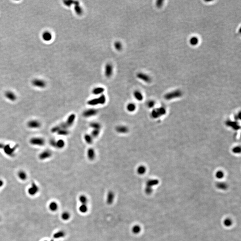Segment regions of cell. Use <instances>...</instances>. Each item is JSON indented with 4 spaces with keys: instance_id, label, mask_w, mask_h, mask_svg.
Masks as SVG:
<instances>
[{
    "instance_id": "cell-20",
    "label": "cell",
    "mask_w": 241,
    "mask_h": 241,
    "mask_svg": "<svg viewBox=\"0 0 241 241\" xmlns=\"http://www.w3.org/2000/svg\"><path fill=\"white\" fill-rule=\"evenodd\" d=\"M134 97L138 101H142L143 99V94L139 91H135L134 92Z\"/></svg>"
},
{
    "instance_id": "cell-49",
    "label": "cell",
    "mask_w": 241,
    "mask_h": 241,
    "mask_svg": "<svg viewBox=\"0 0 241 241\" xmlns=\"http://www.w3.org/2000/svg\"><path fill=\"white\" fill-rule=\"evenodd\" d=\"M4 184V182L2 180H0V188L2 187Z\"/></svg>"
},
{
    "instance_id": "cell-31",
    "label": "cell",
    "mask_w": 241,
    "mask_h": 241,
    "mask_svg": "<svg viewBox=\"0 0 241 241\" xmlns=\"http://www.w3.org/2000/svg\"><path fill=\"white\" fill-rule=\"evenodd\" d=\"M79 211L82 213H87L88 210V208L87 205L85 204H81L79 208Z\"/></svg>"
},
{
    "instance_id": "cell-2",
    "label": "cell",
    "mask_w": 241,
    "mask_h": 241,
    "mask_svg": "<svg viewBox=\"0 0 241 241\" xmlns=\"http://www.w3.org/2000/svg\"><path fill=\"white\" fill-rule=\"evenodd\" d=\"M166 110L164 107H160L159 108L155 109L151 113V116L153 118H157L165 115Z\"/></svg>"
},
{
    "instance_id": "cell-38",
    "label": "cell",
    "mask_w": 241,
    "mask_h": 241,
    "mask_svg": "<svg viewBox=\"0 0 241 241\" xmlns=\"http://www.w3.org/2000/svg\"><path fill=\"white\" fill-rule=\"evenodd\" d=\"M65 233L63 231H60L54 233V237L55 238H61L65 236Z\"/></svg>"
},
{
    "instance_id": "cell-47",
    "label": "cell",
    "mask_w": 241,
    "mask_h": 241,
    "mask_svg": "<svg viewBox=\"0 0 241 241\" xmlns=\"http://www.w3.org/2000/svg\"><path fill=\"white\" fill-rule=\"evenodd\" d=\"M163 1H161V0H159V1H157L156 2V6H157L158 8H160L162 7V6H163Z\"/></svg>"
},
{
    "instance_id": "cell-27",
    "label": "cell",
    "mask_w": 241,
    "mask_h": 241,
    "mask_svg": "<svg viewBox=\"0 0 241 241\" xmlns=\"http://www.w3.org/2000/svg\"><path fill=\"white\" fill-rule=\"evenodd\" d=\"M17 175H18L19 178L22 181H25L27 177V173L23 171H20L18 173Z\"/></svg>"
},
{
    "instance_id": "cell-48",
    "label": "cell",
    "mask_w": 241,
    "mask_h": 241,
    "mask_svg": "<svg viewBox=\"0 0 241 241\" xmlns=\"http://www.w3.org/2000/svg\"><path fill=\"white\" fill-rule=\"evenodd\" d=\"M5 144H4V143H0V149H3L4 147V146H5Z\"/></svg>"
},
{
    "instance_id": "cell-21",
    "label": "cell",
    "mask_w": 241,
    "mask_h": 241,
    "mask_svg": "<svg viewBox=\"0 0 241 241\" xmlns=\"http://www.w3.org/2000/svg\"><path fill=\"white\" fill-rule=\"evenodd\" d=\"M104 91V88L102 87H97L93 89L92 94L96 95H100L102 94Z\"/></svg>"
},
{
    "instance_id": "cell-16",
    "label": "cell",
    "mask_w": 241,
    "mask_h": 241,
    "mask_svg": "<svg viewBox=\"0 0 241 241\" xmlns=\"http://www.w3.org/2000/svg\"><path fill=\"white\" fill-rule=\"evenodd\" d=\"M73 5H74V10L76 14L78 15H81L82 14L83 11L82 8L79 6V2L74 1Z\"/></svg>"
},
{
    "instance_id": "cell-10",
    "label": "cell",
    "mask_w": 241,
    "mask_h": 241,
    "mask_svg": "<svg viewBox=\"0 0 241 241\" xmlns=\"http://www.w3.org/2000/svg\"><path fill=\"white\" fill-rule=\"evenodd\" d=\"M113 72V67L110 64H106L104 68V75L106 77L109 78L112 76Z\"/></svg>"
},
{
    "instance_id": "cell-26",
    "label": "cell",
    "mask_w": 241,
    "mask_h": 241,
    "mask_svg": "<svg viewBox=\"0 0 241 241\" xmlns=\"http://www.w3.org/2000/svg\"><path fill=\"white\" fill-rule=\"evenodd\" d=\"M126 109L129 112H133L136 109V106L134 103H130L127 104V106H126Z\"/></svg>"
},
{
    "instance_id": "cell-9",
    "label": "cell",
    "mask_w": 241,
    "mask_h": 241,
    "mask_svg": "<svg viewBox=\"0 0 241 241\" xmlns=\"http://www.w3.org/2000/svg\"><path fill=\"white\" fill-rule=\"evenodd\" d=\"M41 126V124L38 120H30L27 123V126L31 129H38Z\"/></svg>"
},
{
    "instance_id": "cell-17",
    "label": "cell",
    "mask_w": 241,
    "mask_h": 241,
    "mask_svg": "<svg viewBox=\"0 0 241 241\" xmlns=\"http://www.w3.org/2000/svg\"><path fill=\"white\" fill-rule=\"evenodd\" d=\"M116 131L120 134H126L129 132V128L125 126H118L116 127Z\"/></svg>"
},
{
    "instance_id": "cell-25",
    "label": "cell",
    "mask_w": 241,
    "mask_h": 241,
    "mask_svg": "<svg viewBox=\"0 0 241 241\" xmlns=\"http://www.w3.org/2000/svg\"><path fill=\"white\" fill-rule=\"evenodd\" d=\"M159 183V181L157 180H150L146 182V186L148 187H152L155 185H157Z\"/></svg>"
},
{
    "instance_id": "cell-43",
    "label": "cell",
    "mask_w": 241,
    "mask_h": 241,
    "mask_svg": "<svg viewBox=\"0 0 241 241\" xmlns=\"http://www.w3.org/2000/svg\"><path fill=\"white\" fill-rule=\"evenodd\" d=\"M232 151L234 154H238L241 152V148L239 146H236L233 147L232 149Z\"/></svg>"
},
{
    "instance_id": "cell-34",
    "label": "cell",
    "mask_w": 241,
    "mask_h": 241,
    "mask_svg": "<svg viewBox=\"0 0 241 241\" xmlns=\"http://www.w3.org/2000/svg\"><path fill=\"white\" fill-rule=\"evenodd\" d=\"M189 43L192 46H196L199 43V39L196 37H193L189 40Z\"/></svg>"
},
{
    "instance_id": "cell-44",
    "label": "cell",
    "mask_w": 241,
    "mask_h": 241,
    "mask_svg": "<svg viewBox=\"0 0 241 241\" xmlns=\"http://www.w3.org/2000/svg\"><path fill=\"white\" fill-rule=\"evenodd\" d=\"M74 2V1H64V4L66 6H68V7H69V6H71L72 5H73Z\"/></svg>"
},
{
    "instance_id": "cell-1",
    "label": "cell",
    "mask_w": 241,
    "mask_h": 241,
    "mask_svg": "<svg viewBox=\"0 0 241 241\" xmlns=\"http://www.w3.org/2000/svg\"><path fill=\"white\" fill-rule=\"evenodd\" d=\"M106 99L104 95L102 94L98 98H94L88 101V104L91 106H95L98 104H104L106 102Z\"/></svg>"
},
{
    "instance_id": "cell-6",
    "label": "cell",
    "mask_w": 241,
    "mask_h": 241,
    "mask_svg": "<svg viewBox=\"0 0 241 241\" xmlns=\"http://www.w3.org/2000/svg\"><path fill=\"white\" fill-rule=\"evenodd\" d=\"M32 84L34 86L39 88H44L46 86L47 84L44 79H35L32 81Z\"/></svg>"
},
{
    "instance_id": "cell-33",
    "label": "cell",
    "mask_w": 241,
    "mask_h": 241,
    "mask_svg": "<svg viewBox=\"0 0 241 241\" xmlns=\"http://www.w3.org/2000/svg\"><path fill=\"white\" fill-rule=\"evenodd\" d=\"M225 176V173L224 171H221V170H218V171H216L215 173V177L218 179H223Z\"/></svg>"
},
{
    "instance_id": "cell-5",
    "label": "cell",
    "mask_w": 241,
    "mask_h": 241,
    "mask_svg": "<svg viewBox=\"0 0 241 241\" xmlns=\"http://www.w3.org/2000/svg\"><path fill=\"white\" fill-rule=\"evenodd\" d=\"M30 143L34 146H43L45 144V140L42 138L34 137L30 139Z\"/></svg>"
},
{
    "instance_id": "cell-41",
    "label": "cell",
    "mask_w": 241,
    "mask_h": 241,
    "mask_svg": "<svg viewBox=\"0 0 241 241\" xmlns=\"http://www.w3.org/2000/svg\"><path fill=\"white\" fill-rule=\"evenodd\" d=\"M224 224L226 227H230L232 225V221L230 218H226L224 220Z\"/></svg>"
},
{
    "instance_id": "cell-14",
    "label": "cell",
    "mask_w": 241,
    "mask_h": 241,
    "mask_svg": "<svg viewBox=\"0 0 241 241\" xmlns=\"http://www.w3.org/2000/svg\"><path fill=\"white\" fill-rule=\"evenodd\" d=\"M75 119H76V115L74 114H72L68 117L66 121L65 122V123H66V124L68 127H70L72 126L74 122L75 121Z\"/></svg>"
},
{
    "instance_id": "cell-3",
    "label": "cell",
    "mask_w": 241,
    "mask_h": 241,
    "mask_svg": "<svg viewBox=\"0 0 241 241\" xmlns=\"http://www.w3.org/2000/svg\"><path fill=\"white\" fill-rule=\"evenodd\" d=\"M18 147V145H15L14 146L11 147L9 144L5 145L3 148L5 154L10 157H14L16 150Z\"/></svg>"
},
{
    "instance_id": "cell-29",
    "label": "cell",
    "mask_w": 241,
    "mask_h": 241,
    "mask_svg": "<svg viewBox=\"0 0 241 241\" xmlns=\"http://www.w3.org/2000/svg\"><path fill=\"white\" fill-rule=\"evenodd\" d=\"M89 126L91 128H92L94 129H99L100 130L101 126V124L97 122H92L90 124Z\"/></svg>"
},
{
    "instance_id": "cell-12",
    "label": "cell",
    "mask_w": 241,
    "mask_h": 241,
    "mask_svg": "<svg viewBox=\"0 0 241 241\" xmlns=\"http://www.w3.org/2000/svg\"><path fill=\"white\" fill-rule=\"evenodd\" d=\"M39 190V188L37 185L34 183H33L31 184V187L28 189V193L31 196H34L37 193Z\"/></svg>"
},
{
    "instance_id": "cell-11",
    "label": "cell",
    "mask_w": 241,
    "mask_h": 241,
    "mask_svg": "<svg viewBox=\"0 0 241 241\" xmlns=\"http://www.w3.org/2000/svg\"><path fill=\"white\" fill-rule=\"evenodd\" d=\"M137 77L139 79H141L145 82L149 83L151 81V77L145 73L142 72L138 73L137 74Z\"/></svg>"
},
{
    "instance_id": "cell-50",
    "label": "cell",
    "mask_w": 241,
    "mask_h": 241,
    "mask_svg": "<svg viewBox=\"0 0 241 241\" xmlns=\"http://www.w3.org/2000/svg\"><path fill=\"white\" fill-rule=\"evenodd\" d=\"M0 219H1V218H0Z\"/></svg>"
},
{
    "instance_id": "cell-35",
    "label": "cell",
    "mask_w": 241,
    "mask_h": 241,
    "mask_svg": "<svg viewBox=\"0 0 241 241\" xmlns=\"http://www.w3.org/2000/svg\"><path fill=\"white\" fill-rule=\"evenodd\" d=\"M79 202L81 203V204H85L86 205L88 202V198L85 195H82L79 196Z\"/></svg>"
},
{
    "instance_id": "cell-24",
    "label": "cell",
    "mask_w": 241,
    "mask_h": 241,
    "mask_svg": "<svg viewBox=\"0 0 241 241\" xmlns=\"http://www.w3.org/2000/svg\"><path fill=\"white\" fill-rule=\"evenodd\" d=\"M146 167L143 165H140L137 168V173L140 175L144 174L146 172Z\"/></svg>"
},
{
    "instance_id": "cell-45",
    "label": "cell",
    "mask_w": 241,
    "mask_h": 241,
    "mask_svg": "<svg viewBox=\"0 0 241 241\" xmlns=\"http://www.w3.org/2000/svg\"><path fill=\"white\" fill-rule=\"evenodd\" d=\"M153 189L151 187L146 186L145 188V192L147 194H150L152 192Z\"/></svg>"
},
{
    "instance_id": "cell-28",
    "label": "cell",
    "mask_w": 241,
    "mask_h": 241,
    "mask_svg": "<svg viewBox=\"0 0 241 241\" xmlns=\"http://www.w3.org/2000/svg\"><path fill=\"white\" fill-rule=\"evenodd\" d=\"M84 139L85 141L87 144H91L92 143L94 138L92 137V136L90 134H86L84 135Z\"/></svg>"
},
{
    "instance_id": "cell-13",
    "label": "cell",
    "mask_w": 241,
    "mask_h": 241,
    "mask_svg": "<svg viewBox=\"0 0 241 241\" xmlns=\"http://www.w3.org/2000/svg\"><path fill=\"white\" fill-rule=\"evenodd\" d=\"M5 97H6L7 99L9 100V101H15L17 100V96L15 94H14V92H12L11 91H6L5 94Z\"/></svg>"
},
{
    "instance_id": "cell-30",
    "label": "cell",
    "mask_w": 241,
    "mask_h": 241,
    "mask_svg": "<svg viewBox=\"0 0 241 241\" xmlns=\"http://www.w3.org/2000/svg\"><path fill=\"white\" fill-rule=\"evenodd\" d=\"M65 145V143L62 139H59L56 141V148L59 149H62L64 148Z\"/></svg>"
},
{
    "instance_id": "cell-37",
    "label": "cell",
    "mask_w": 241,
    "mask_h": 241,
    "mask_svg": "<svg viewBox=\"0 0 241 241\" xmlns=\"http://www.w3.org/2000/svg\"><path fill=\"white\" fill-rule=\"evenodd\" d=\"M61 218L64 221H67L70 218V213L68 212H64L61 215Z\"/></svg>"
},
{
    "instance_id": "cell-39",
    "label": "cell",
    "mask_w": 241,
    "mask_h": 241,
    "mask_svg": "<svg viewBox=\"0 0 241 241\" xmlns=\"http://www.w3.org/2000/svg\"><path fill=\"white\" fill-rule=\"evenodd\" d=\"M114 46L115 49L118 51H121L122 48V44L119 41L115 42V43L114 44Z\"/></svg>"
},
{
    "instance_id": "cell-23",
    "label": "cell",
    "mask_w": 241,
    "mask_h": 241,
    "mask_svg": "<svg viewBox=\"0 0 241 241\" xmlns=\"http://www.w3.org/2000/svg\"><path fill=\"white\" fill-rule=\"evenodd\" d=\"M216 186L218 189L221 190H226L228 188V185L225 182H218Z\"/></svg>"
},
{
    "instance_id": "cell-7",
    "label": "cell",
    "mask_w": 241,
    "mask_h": 241,
    "mask_svg": "<svg viewBox=\"0 0 241 241\" xmlns=\"http://www.w3.org/2000/svg\"><path fill=\"white\" fill-rule=\"evenodd\" d=\"M97 113L98 111L95 109H88L84 111L83 113V115L85 118H89L96 115L97 114Z\"/></svg>"
},
{
    "instance_id": "cell-4",
    "label": "cell",
    "mask_w": 241,
    "mask_h": 241,
    "mask_svg": "<svg viewBox=\"0 0 241 241\" xmlns=\"http://www.w3.org/2000/svg\"><path fill=\"white\" fill-rule=\"evenodd\" d=\"M182 92L180 90H176L172 92H170L168 94H166L164 97L166 100H170L175 99V98H179L182 96Z\"/></svg>"
},
{
    "instance_id": "cell-15",
    "label": "cell",
    "mask_w": 241,
    "mask_h": 241,
    "mask_svg": "<svg viewBox=\"0 0 241 241\" xmlns=\"http://www.w3.org/2000/svg\"><path fill=\"white\" fill-rule=\"evenodd\" d=\"M42 37L43 40L46 42H49L52 39V35L50 31H45L42 33Z\"/></svg>"
},
{
    "instance_id": "cell-36",
    "label": "cell",
    "mask_w": 241,
    "mask_h": 241,
    "mask_svg": "<svg viewBox=\"0 0 241 241\" xmlns=\"http://www.w3.org/2000/svg\"><path fill=\"white\" fill-rule=\"evenodd\" d=\"M59 135L66 136L69 134V131L67 129H61L57 133Z\"/></svg>"
},
{
    "instance_id": "cell-22",
    "label": "cell",
    "mask_w": 241,
    "mask_h": 241,
    "mask_svg": "<svg viewBox=\"0 0 241 241\" xmlns=\"http://www.w3.org/2000/svg\"><path fill=\"white\" fill-rule=\"evenodd\" d=\"M49 208L51 211L55 212L57 210L58 208V205L56 202L52 201L49 205Z\"/></svg>"
},
{
    "instance_id": "cell-42",
    "label": "cell",
    "mask_w": 241,
    "mask_h": 241,
    "mask_svg": "<svg viewBox=\"0 0 241 241\" xmlns=\"http://www.w3.org/2000/svg\"><path fill=\"white\" fill-rule=\"evenodd\" d=\"M155 104H156L155 101H153V100H151V101H148L147 103V106L149 108H154V106H155Z\"/></svg>"
},
{
    "instance_id": "cell-19",
    "label": "cell",
    "mask_w": 241,
    "mask_h": 241,
    "mask_svg": "<svg viewBox=\"0 0 241 241\" xmlns=\"http://www.w3.org/2000/svg\"><path fill=\"white\" fill-rule=\"evenodd\" d=\"M95 151L92 148H89L87 151V156L89 159L90 160H94L95 159Z\"/></svg>"
},
{
    "instance_id": "cell-8",
    "label": "cell",
    "mask_w": 241,
    "mask_h": 241,
    "mask_svg": "<svg viewBox=\"0 0 241 241\" xmlns=\"http://www.w3.org/2000/svg\"><path fill=\"white\" fill-rule=\"evenodd\" d=\"M52 155V153L51 152V151L49 150H46L39 154V157L40 160H44L50 158V157H51Z\"/></svg>"
},
{
    "instance_id": "cell-46",
    "label": "cell",
    "mask_w": 241,
    "mask_h": 241,
    "mask_svg": "<svg viewBox=\"0 0 241 241\" xmlns=\"http://www.w3.org/2000/svg\"><path fill=\"white\" fill-rule=\"evenodd\" d=\"M49 143L52 147L56 148V141L54 139H51L50 140Z\"/></svg>"
},
{
    "instance_id": "cell-40",
    "label": "cell",
    "mask_w": 241,
    "mask_h": 241,
    "mask_svg": "<svg viewBox=\"0 0 241 241\" xmlns=\"http://www.w3.org/2000/svg\"><path fill=\"white\" fill-rule=\"evenodd\" d=\"M100 133V130L99 129H93L91 132V135L93 138H96L98 137Z\"/></svg>"
},
{
    "instance_id": "cell-32",
    "label": "cell",
    "mask_w": 241,
    "mask_h": 241,
    "mask_svg": "<svg viewBox=\"0 0 241 241\" xmlns=\"http://www.w3.org/2000/svg\"><path fill=\"white\" fill-rule=\"evenodd\" d=\"M141 231V228L140 226L139 225H135L132 228V231L133 233L135 234H137L140 233Z\"/></svg>"
},
{
    "instance_id": "cell-18",
    "label": "cell",
    "mask_w": 241,
    "mask_h": 241,
    "mask_svg": "<svg viewBox=\"0 0 241 241\" xmlns=\"http://www.w3.org/2000/svg\"><path fill=\"white\" fill-rule=\"evenodd\" d=\"M115 197L114 194L112 191H109L107 196V203L108 205H111L114 202V199Z\"/></svg>"
}]
</instances>
